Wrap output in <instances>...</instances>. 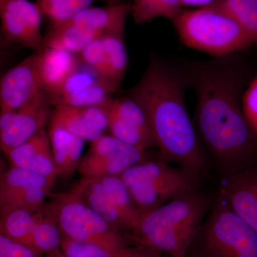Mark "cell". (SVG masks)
I'll return each instance as SVG.
<instances>
[{
  "mask_svg": "<svg viewBox=\"0 0 257 257\" xmlns=\"http://www.w3.org/2000/svg\"><path fill=\"white\" fill-rule=\"evenodd\" d=\"M195 91L198 135L223 178L253 165L257 138L243 114L247 68L233 55L184 69Z\"/></svg>",
  "mask_w": 257,
  "mask_h": 257,
  "instance_id": "cell-1",
  "label": "cell"
},
{
  "mask_svg": "<svg viewBox=\"0 0 257 257\" xmlns=\"http://www.w3.org/2000/svg\"><path fill=\"white\" fill-rule=\"evenodd\" d=\"M185 71L150 57L138 84L126 92L145 111L160 160L200 178L209 166L207 152L186 106Z\"/></svg>",
  "mask_w": 257,
  "mask_h": 257,
  "instance_id": "cell-2",
  "label": "cell"
},
{
  "mask_svg": "<svg viewBox=\"0 0 257 257\" xmlns=\"http://www.w3.org/2000/svg\"><path fill=\"white\" fill-rule=\"evenodd\" d=\"M214 200L193 191L143 213L127 233L134 242L171 257H187Z\"/></svg>",
  "mask_w": 257,
  "mask_h": 257,
  "instance_id": "cell-3",
  "label": "cell"
},
{
  "mask_svg": "<svg viewBox=\"0 0 257 257\" xmlns=\"http://www.w3.org/2000/svg\"><path fill=\"white\" fill-rule=\"evenodd\" d=\"M172 22L185 46L215 58L234 55L253 46L234 19L211 5L182 10Z\"/></svg>",
  "mask_w": 257,
  "mask_h": 257,
  "instance_id": "cell-4",
  "label": "cell"
},
{
  "mask_svg": "<svg viewBox=\"0 0 257 257\" xmlns=\"http://www.w3.org/2000/svg\"><path fill=\"white\" fill-rule=\"evenodd\" d=\"M187 257H257V231L218 194Z\"/></svg>",
  "mask_w": 257,
  "mask_h": 257,
  "instance_id": "cell-5",
  "label": "cell"
},
{
  "mask_svg": "<svg viewBox=\"0 0 257 257\" xmlns=\"http://www.w3.org/2000/svg\"><path fill=\"white\" fill-rule=\"evenodd\" d=\"M162 160L145 161L119 176L142 214L197 190L199 177Z\"/></svg>",
  "mask_w": 257,
  "mask_h": 257,
  "instance_id": "cell-6",
  "label": "cell"
},
{
  "mask_svg": "<svg viewBox=\"0 0 257 257\" xmlns=\"http://www.w3.org/2000/svg\"><path fill=\"white\" fill-rule=\"evenodd\" d=\"M69 191L123 232H130L142 214L119 176L82 178Z\"/></svg>",
  "mask_w": 257,
  "mask_h": 257,
  "instance_id": "cell-7",
  "label": "cell"
},
{
  "mask_svg": "<svg viewBox=\"0 0 257 257\" xmlns=\"http://www.w3.org/2000/svg\"><path fill=\"white\" fill-rule=\"evenodd\" d=\"M55 181L30 170L10 167L0 178V215L14 209L41 211L47 197L52 195Z\"/></svg>",
  "mask_w": 257,
  "mask_h": 257,
  "instance_id": "cell-8",
  "label": "cell"
},
{
  "mask_svg": "<svg viewBox=\"0 0 257 257\" xmlns=\"http://www.w3.org/2000/svg\"><path fill=\"white\" fill-rule=\"evenodd\" d=\"M147 160L146 151L111 135H103L92 142L90 150L82 157L77 172L82 178L120 176Z\"/></svg>",
  "mask_w": 257,
  "mask_h": 257,
  "instance_id": "cell-9",
  "label": "cell"
},
{
  "mask_svg": "<svg viewBox=\"0 0 257 257\" xmlns=\"http://www.w3.org/2000/svg\"><path fill=\"white\" fill-rule=\"evenodd\" d=\"M45 93L14 111H0V147L2 151L25 143L50 123L52 111Z\"/></svg>",
  "mask_w": 257,
  "mask_h": 257,
  "instance_id": "cell-10",
  "label": "cell"
},
{
  "mask_svg": "<svg viewBox=\"0 0 257 257\" xmlns=\"http://www.w3.org/2000/svg\"><path fill=\"white\" fill-rule=\"evenodd\" d=\"M108 130L111 136L144 151L156 146L145 111L128 95L113 99Z\"/></svg>",
  "mask_w": 257,
  "mask_h": 257,
  "instance_id": "cell-11",
  "label": "cell"
},
{
  "mask_svg": "<svg viewBox=\"0 0 257 257\" xmlns=\"http://www.w3.org/2000/svg\"><path fill=\"white\" fill-rule=\"evenodd\" d=\"M2 30L7 40L37 50H42V13L29 0H8L0 5Z\"/></svg>",
  "mask_w": 257,
  "mask_h": 257,
  "instance_id": "cell-12",
  "label": "cell"
},
{
  "mask_svg": "<svg viewBox=\"0 0 257 257\" xmlns=\"http://www.w3.org/2000/svg\"><path fill=\"white\" fill-rule=\"evenodd\" d=\"M45 92L38 55L34 54L8 71L0 83V111H14Z\"/></svg>",
  "mask_w": 257,
  "mask_h": 257,
  "instance_id": "cell-13",
  "label": "cell"
},
{
  "mask_svg": "<svg viewBox=\"0 0 257 257\" xmlns=\"http://www.w3.org/2000/svg\"><path fill=\"white\" fill-rule=\"evenodd\" d=\"M111 103L106 106H55L50 124L63 127L84 140L94 141L108 128Z\"/></svg>",
  "mask_w": 257,
  "mask_h": 257,
  "instance_id": "cell-14",
  "label": "cell"
},
{
  "mask_svg": "<svg viewBox=\"0 0 257 257\" xmlns=\"http://www.w3.org/2000/svg\"><path fill=\"white\" fill-rule=\"evenodd\" d=\"M218 194L257 231V166H248L223 178Z\"/></svg>",
  "mask_w": 257,
  "mask_h": 257,
  "instance_id": "cell-15",
  "label": "cell"
},
{
  "mask_svg": "<svg viewBox=\"0 0 257 257\" xmlns=\"http://www.w3.org/2000/svg\"><path fill=\"white\" fill-rule=\"evenodd\" d=\"M12 167H20L57 179V170L50 135L45 128L20 146L4 153Z\"/></svg>",
  "mask_w": 257,
  "mask_h": 257,
  "instance_id": "cell-16",
  "label": "cell"
},
{
  "mask_svg": "<svg viewBox=\"0 0 257 257\" xmlns=\"http://www.w3.org/2000/svg\"><path fill=\"white\" fill-rule=\"evenodd\" d=\"M132 3H120L102 8H89L59 25H74L103 35L124 34L125 24L132 15Z\"/></svg>",
  "mask_w": 257,
  "mask_h": 257,
  "instance_id": "cell-17",
  "label": "cell"
},
{
  "mask_svg": "<svg viewBox=\"0 0 257 257\" xmlns=\"http://www.w3.org/2000/svg\"><path fill=\"white\" fill-rule=\"evenodd\" d=\"M37 55L45 93L60 87L82 62L76 54L50 47H44Z\"/></svg>",
  "mask_w": 257,
  "mask_h": 257,
  "instance_id": "cell-18",
  "label": "cell"
},
{
  "mask_svg": "<svg viewBox=\"0 0 257 257\" xmlns=\"http://www.w3.org/2000/svg\"><path fill=\"white\" fill-rule=\"evenodd\" d=\"M48 133L57 175L70 177L80 165L84 140L57 125L50 124Z\"/></svg>",
  "mask_w": 257,
  "mask_h": 257,
  "instance_id": "cell-19",
  "label": "cell"
},
{
  "mask_svg": "<svg viewBox=\"0 0 257 257\" xmlns=\"http://www.w3.org/2000/svg\"><path fill=\"white\" fill-rule=\"evenodd\" d=\"M103 36L99 32L74 25H52L43 38L42 48L50 47L78 55L91 42Z\"/></svg>",
  "mask_w": 257,
  "mask_h": 257,
  "instance_id": "cell-20",
  "label": "cell"
},
{
  "mask_svg": "<svg viewBox=\"0 0 257 257\" xmlns=\"http://www.w3.org/2000/svg\"><path fill=\"white\" fill-rule=\"evenodd\" d=\"M62 238L63 234L46 204L37 214L36 224L32 231L29 246L45 256L60 249Z\"/></svg>",
  "mask_w": 257,
  "mask_h": 257,
  "instance_id": "cell-21",
  "label": "cell"
},
{
  "mask_svg": "<svg viewBox=\"0 0 257 257\" xmlns=\"http://www.w3.org/2000/svg\"><path fill=\"white\" fill-rule=\"evenodd\" d=\"M209 5L234 19L257 48V0H214Z\"/></svg>",
  "mask_w": 257,
  "mask_h": 257,
  "instance_id": "cell-22",
  "label": "cell"
},
{
  "mask_svg": "<svg viewBox=\"0 0 257 257\" xmlns=\"http://www.w3.org/2000/svg\"><path fill=\"white\" fill-rule=\"evenodd\" d=\"M38 212L14 209L1 214L0 234L17 242L30 246L32 231L36 224Z\"/></svg>",
  "mask_w": 257,
  "mask_h": 257,
  "instance_id": "cell-23",
  "label": "cell"
},
{
  "mask_svg": "<svg viewBox=\"0 0 257 257\" xmlns=\"http://www.w3.org/2000/svg\"><path fill=\"white\" fill-rule=\"evenodd\" d=\"M183 7L181 0H133L132 15L135 23L140 25L159 18L172 20Z\"/></svg>",
  "mask_w": 257,
  "mask_h": 257,
  "instance_id": "cell-24",
  "label": "cell"
},
{
  "mask_svg": "<svg viewBox=\"0 0 257 257\" xmlns=\"http://www.w3.org/2000/svg\"><path fill=\"white\" fill-rule=\"evenodd\" d=\"M96 0H42L38 5L42 15H46L52 25H59L73 18L82 10L90 8ZM109 5L122 3L121 0H101Z\"/></svg>",
  "mask_w": 257,
  "mask_h": 257,
  "instance_id": "cell-25",
  "label": "cell"
},
{
  "mask_svg": "<svg viewBox=\"0 0 257 257\" xmlns=\"http://www.w3.org/2000/svg\"><path fill=\"white\" fill-rule=\"evenodd\" d=\"M106 60L113 82L120 86L128 68V55L124 34H112L102 37Z\"/></svg>",
  "mask_w": 257,
  "mask_h": 257,
  "instance_id": "cell-26",
  "label": "cell"
},
{
  "mask_svg": "<svg viewBox=\"0 0 257 257\" xmlns=\"http://www.w3.org/2000/svg\"><path fill=\"white\" fill-rule=\"evenodd\" d=\"M77 55L83 63L94 69L101 77L113 82L111 77L110 69L106 60L102 37L91 42Z\"/></svg>",
  "mask_w": 257,
  "mask_h": 257,
  "instance_id": "cell-27",
  "label": "cell"
},
{
  "mask_svg": "<svg viewBox=\"0 0 257 257\" xmlns=\"http://www.w3.org/2000/svg\"><path fill=\"white\" fill-rule=\"evenodd\" d=\"M243 114L257 138V74L248 83L242 98Z\"/></svg>",
  "mask_w": 257,
  "mask_h": 257,
  "instance_id": "cell-28",
  "label": "cell"
},
{
  "mask_svg": "<svg viewBox=\"0 0 257 257\" xmlns=\"http://www.w3.org/2000/svg\"><path fill=\"white\" fill-rule=\"evenodd\" d=\"M0 257H43L32 248L0 234Z\"/></svg>",
  "mask_w": 257,
  "mask_h": 257,
  "instance_id": "cell-29",
  "label": "cell"
},
{
  "mask_svg": "<svg viewBox=\"0 0 257 257\" xmlns=\"http://www.w3.org/2000/svg\"><path fill=\"white\" fill-rule=\"evenodd\" d=\"M181 1L183 3L184 6L203 8L211 5L214 0H181Z\"/></svg>",
  "mask_w": 257,
  "mask_h": 257,
  "instance_id": "cell-30",
  "label": "cell"
},
{
  "mask_svg": "<svg viewBox=\"0 0 257 257\" xmlns=\"http://www.w3.org/2000/svg\"><path fill=\"white\" fill-rule=\"evenodd\" d=\"M43 257H67L65 255L62 253V251H61V249L57 250V251H53V252L47 253V254L45 255Z\"/></svg>",
  "mask_w": 257,
  "mask_h": 257,
  "instance_id": "cell-31",
  "label": "cell"
},
{
  "mask_svg": "<svg viewBox=\"0 0 257 257\" xmlns=\"http://www.w3.org/2000/svg\"><path fill=\"white\" fill-rule=\"evenodd\" d=\"M7 1H8V0H0V5L4 4Z\"/></svg>",
  "mask_w": 257,
  "mask_h": 257,
  "instance_id": "cell-32",
  "label": "cell"
},
{
  "mask_svg": "<svg viewBox=\"0 0 257 257\" xmlns=\"http://www.w3.org/2000/svg\"><path fill=\"white\" fill-rule=\"evenodd\" d=\"M42 1V0H37V3H36V4L37 5H39L40 4V3H41V2Z\"/></svg>",
  "mask_w": 257,
  "mask_h": 257,
  "instance_id": "cell-33",
  "label": "cell"
}]
</instances>
